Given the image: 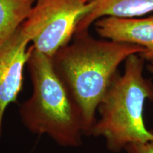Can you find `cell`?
I'll use <instances>...</instances> for the list:
<instances>
[{"label":"cell","instance_id":"52a82bcc","mask_svg":"<svg viewBox=\"0 0 153 153\" xmlns=\"http://www.w3.org/2000/svg\"><path fill=\"white\" fill-rule=\"evenodd\" d=\"M91 9L81 19L76 33L88 31L96 21L106 16L134 18L153 11V0H91Z\"/></svg>","mask_w":153,"mask_h":153},{"label":"cell","instance_id":"7a4b0ae2","mask_svg":"<svg viewBox=\"0 0 153 153\" xmlns=\"http://www.w3.org/2000/svg\"><path fill=\"white\" fill-rule=\"evenodd\" d=\"M32 93L19 107L23 125L65 148L81 146L85 136L81 113L53 67L52 59L31 45L27 62Z\"/></svg>","mask_w":153,"mask_h":153},{"label":"cell","instance_id":"9c48e42d","mask_svg":"<svg viewBox=\"0 0 153 153\" xmlns=\"http://www.w3.org/2000/svg\"><path fill=\"white\" fill-rule=\"evenodd\" d=\"M125 151L126 153H153V141L130 145Z\"/></svg>","mask_w":153,"mask_h":153},{"label":"cell","instance_id":"30bf717a","mask_svg":"<svg viewBox=\"0 0 153 153\" xmlns=\"http://www.w3.org/2000/svg\"><path fill=\"white\" fill-rule=\"evenodd\" d=\"M147 68H148L149 72L153 75V61H152V62H149Z\"/></svg>","mask_w":153,"mask_h":153},{"label":"cell","instance_id":"8992f818","mask_svg":"<svg viewBox=\"0 0 153 153\" xmlns=\"http://www.w3.org/2000/svg\"><path fill=\"white\" fill-rule=\"evenodd\" d=\"M94 26L101 38L143 47L145 51L140 55L147 62L153 61V15L141 19L106 16Z\"/></svg>","mask_w":153,"mask_h":153},{"label":"cell","instance_id":"277c9868","mask_svg":"<svg viewBox=\"0 0 153 153\" xmlns=\"http://www.w3.org/2000/svg\"><path fill=\"white\" fill-rule=\"evenodd\" d=\"M91 0H36L20 27L38 52L52 58L71 41L81 19L91 9Z\"/></svg>","mask_w":153,"mask_h":153},{"label":"cell","instance_id":"3957f363","mask_svg":"<svg viewBox=\"0 0 153 153\" xmlns=\"http://www.w3.org/2000/svg\"><path fill=\"white\" fill-rule=\"evenodd\" d=\"M145 62L139 54L130 55L123 73L114 76L98 107L91 135L102 137L112 152L153 141L143 116L146 101H153V85L143 73Z\"/></svg>","mask_w":153,"mask_h":153},{"label":"cell","instance_id":"5b68a950","mask_svg":"<svg viewBox=\"0 0 153 153\" xmlns=\"http://www.w3.org/2000/svg\"><path fill=\"white\" fill-rule=\"evenodd\" d=\"M30 42L20 28L0 45V138L5 112L17 101L24 85V72L30 55Z\"/></svg>","mask_w":153,"mask_h":153},{"label":"cell","instance_id":"ba28073f","mask_svg":"<svg viewBox=\"0 0 153 153\" xmlns=\"http://www.w3.org/2000/svg\"><path fill=\"white\" fill-rule=\"evenodd\" d=\"M36 0H0V45L17 31L28 18Z\"/></svg>","mask_w":153,"mask_h":153},{"label":"cell","instance_id":"6da1fadb","mask_svg":"<svg viewBox=\"0 0 153 153\" xmlns=\"http://www.w3.org/2000/svg\"><path fill=\"white\" fill-rule=\"evenodd\" d=\"M144 51L140 45L99 40L85 31L74 34L72 42L51 58L80 111L85 135H91L98 107L118 67L130 55Z\"/></svg>","mask_w":153,"mask_h":153}]
</instances>
